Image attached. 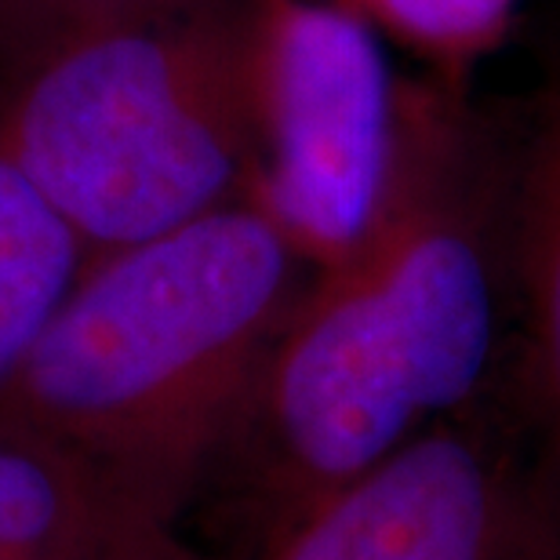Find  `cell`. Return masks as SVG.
<instances>
[{
	"instance_id": "obj_1",
	"label": "cell",
	"mask_w": 560,
	"mask_h": 560,
	"mask_svg": "<svg viewBox=\"0 0 560 560\" xmlns=\"http://www.w3.org/2000/svg\"><path fill=\"white\" fill-rule=\"evenodd\" d=\"M499 350L488 145L466 92L400 84L375 222L313 270L226 452L248 458L273 532L480 394Z\"/></svg>"
},
{
	"instance_id": "obj_2",
	"label": "cell",
	"mask_w": 560,
	"mask_h": 560,
	"mask_svg": "<svg viewBox=\"0 0 560 560\" xmlns=\"http://www.w3.org/2000/svg\"><path fill=\"white\" fill-rule=\"evenodd\" d=\"M310 273L252 200L95 255L4 389L0 416L175 524L226 452Z\"/></svg>"
},
{
	"instance_id": "obj_3",
	"label": "cell",
	"mask_w": 560,
	"mask_h": 560,
	"mask_svg": "<svg viewBox=\"0 0 560 560\" xmlns=\"http://www.w3.org/2000/svg\"><path fill=\"white\" fill-rule=\"evenodd\" d=\"M255 15L219 0L103 22L0 70V153L88 259L248 200Z\"/></svg>"
},
{
	"instance_id": "obj_4",
	"label": "cell",
	"mask_w": 560,
	"mask_h": 560,
	"mask_svg": "<svg viewBox=\"0 0 560 560\" xmlns=\"http://www.w3.org/2000/svg\"><path fill=\"white\" fill-rule=\"evenodd\" d=\"M400 81L383 33L339 0H259L248 200L310 270L342 259L383 208Z\"/></svg>"
},
{
	"instance_id": "obj_5",
	"label": "cell",
	"mask_w": 560,
	"mask_h": 560,
	"mask_svg": "<svg viewBox=\"0 0 560 560\" xmlns=\"http://www.w3.org/2000/svg\"><path fill=\"white\" fill-rule=\"evenodd\" d=\"M510 532V469L452 416L302 510L259 560H502Z\"/></svg>"
},
{
	"instance_id": "obj_6",
	"label": "cell",
	"mask_w": 560,
	"mask_h": 560,
	"mask_svg": "<svg viewBox=\"0 0 560 560\" xmlns=\"http://www.w3.org/2000/svg\"><path fill=\"white\" fill-rule=\"evenodd\" d=\"M172 528L84 458L0 416V560H142Z\"/></svg>"
},
{
	"instance_id": "obj_7",
	"label": "cell",
	"mask_w": 560,
	"mask_h": 560,
	"mask_svg": "<svg viewBox=\"0 0 560 560\" xmlns=\"http://www.w3.org/2000/svg\"><path fill=\"white\" fill-rule=\"evenodd\" d=\"M524 302V383L542 433L546 488L560 491V81L535 120L513 208Z\"/></svg>"
},
{
	"instance_id": "obj_8",
	"label": "cell",
	"mask_w": 560,
	"mask_h": 560,
	"mask_svg": "<svg viewBox=\"0 0 560 560\" xmlns=\"http://www.w3.org/2000/svg\"><path fill=\"white\" fill-rule=\"evenodd\" d=\"M84 262V244L0 153V397Z\"/></svg>"
},
{
	"instance_id": "obj_9",
	"label": "cell",
	"mask_w": 560,
	"mask_h": 560,
	"mask_svg": "<svg viewBox=\"0 0 560 560\" xmlns=\"http://www.w3.org/2000/svg\"><path fill=\"white\" fill-rule=\"evenodd\" d=\"M430 66L436 84L466 92L469 73L506 40L521 0H339Z\"/></svg>"
},
{
	"instance_id": "obj_10",
	"label": "cell",
	"mask_w": 560,
	"mask_h": 560,
	"mask_svg": "<svg viewBox=\"0 0 560 560\" xmlns=\"http://www.w3.org/2000/svg\"><path fill=\"white\" fill-rule=\"evenodd\" d=\"M219 0H0V70L22 62L70 33L103 26V22L164 15Z\"/></svg>"
},
{
	"instance_id": "obj_11",
	"label": "cell",
	"mask_w": 560,
	"mask_h": 560,
	"mask_svg": "<svg viewBox=\"0 0 560 560\" xmlns=\"http://www.w3.org/2000/svg\"><path fill=\"white\" fill-rule=\"evenodd\" d=\"M142 560H222V557H205V553H197L194 546H186L183 539L172 532H164L161 539H156L150 550L142 553Z\"/></svg>"
}]
</instances>
